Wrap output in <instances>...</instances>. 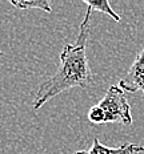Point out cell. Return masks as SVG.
Listing matches in <instances>:
<instances>
[{
    "instance_id": "obj_1",
    "label": "cell",
    "mask_w": 144,
    "mask_h": 154,
    "mask_svg": "<svg viewBox=\"0 0 144 154\" xmlns=\"http://www.w3.org/2000/svg\"><path fill=\"white\" fill-rule=\"evenodd\" d=\"M92 9L88 8L79 27V36L75 44H66L60 52V64L55 75L43 81L32 102L34 110H39L51 98L71 88H88L94 84V73L87 59V40Z\"/></svg>"
},
{
    "instance_id": "obj_4",
    "label": "cell",
    "mask_w": 144,
    "mask_h": 154,
    "mask_svg": "<svg viewBox=\"0 0 144 154\" xmlns=\"http://www.w3.org/2000/svg\"><path fill=\"white\" fill-rule=\"evenodd\" d=\"M144 153V146L136 145V143H123L117 147L104 146L98 138H94V142L89 149L79 150L75 154H137Z\"/></svg>"
},
{
    "instance_id": "obj_3",
    "label": "cell",
    "mask_w": 144,
    "mask_h": 154,
    "mask_svg": "<svg viewBox=\"0 0 144 154\" xmlns=\"http://www.w3.org/2000/svg\"><path fill=\"white\" fill-rule=\"evenodd\" d=\"M119 86L130 93H135L137 91L144 93V48L137 53L126 77L119 81Z\"/></svg>"
},
{
    "instance_id": "obj_6",
    "label": "cell",
    "mask_w": 144,
    "mask_h": 154,
    "mask_svg": "<svg viewBox=\"0 0 144 154\" xmlns=\"http://www.w3.org/2000/svg\"><path fill=\"white\" fill-rule=\"evenodd\" d=\"M84 3L88 5V8L92 9V11L95 9V11H99V12H101V14L108 15L111 19H114V21H116V23H119L121 20V17L112 9L111 4L107 2V0H84Z\"/></svg>"
},
{
    "instance_id": "obj_5",
    "label": "cell",
    "mask_w": 144,
    "mask_h": 154,
    "mask_svg": "<svg viewBox=\"0 0 144 154\" xmlns=\"http://www.w3.org/2000/svg\"><path fill=\"white\" fill-rule=\"evenodd\" d=\"M11 4L18 9H23V11L37 8V9H40V11L47 12V14H51V12H52V7H51L48 0H31V2H28V0H21V2L11 0Z\"/></svg>"
},
{
    "instance_id": "obj_2",
    "label": "cell",
    "mask_w": 144,
    "mask_h": 154,
    "mask_svg": "<svg viewBox=\"0 0 144 154\" xmlns=\"http://www.w3.org/2000/svg\"><path fill=\"white\" fill-rule=\"evenodd\" d=\"M99 108L104 113V124L121 122L123 125L132 124L131 106L126 93L119 85H111L105 92L103 100L99 102Z\"/></svg>"
},
{
    "instance_id": "obj_7",
    "label": "cell",
    "mask_w": 144,
    "mask_h": 154,
    "mask_svg": "<svg viewBox=\"0 0 144 154\" xmlns=\"http://www.w3.org/2000/svg\"><path fill=\"white\" fill-rule=\"evenodd\" d=\"M88 120L94 124H104V113L99 105H95L89 109L88 112Z\"/></svg>"
},
{
    "instance_id": "obj_8",
    "label": "cell",
    "mask_w": 144,
    "mask_h": 154,
    "mask_svg": "<svg viewBox=\"0 0 144 154\" xmlns=\"http://www.w3.org/2000/svg\"><path fill=\"white\" fill-rule=\"evenodd\" d=\"M0 56H3V52H2V51H0Z\"/></svg>"
}]
</instances>
